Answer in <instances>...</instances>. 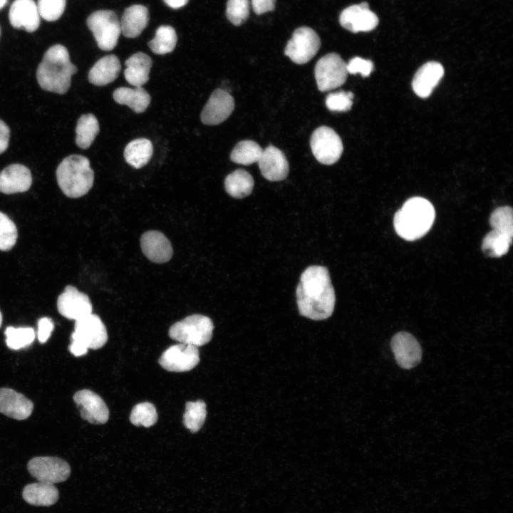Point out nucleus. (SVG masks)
Listing matches in <instances>:
<instances>
[{
  "instance_id": "16",
  "label": "nucleus",
  "mask_w": 513,
  "mask_h": 513,
  "mask_svg": "<svg viewBox=\"0 0 513 513\" xmlns=\"http://www.w3.org/2000/svg\"><path fill=\"white\" fill-rule=\"evenodd\" d=\"M234 108L233 97L227 91L217 88L205 104L200 115L201 121L204 125H219L230 116Z\"/></svg>"
},
{
  "instance_id": "15",
  "label": "nucleus",
  "mask_w": 513,
  "mask_h": 513,
  "mask_svg": "<svg viewBox=\"0 0 513 513\" xmlns=\"http://www.w3.org/2000/svg\"><path fill=\"white\" fill-rule=\"evenodd\" d=\"M390 346L398 365L402 368L410 369L421 361V346L410 333L401 331L395 334Z\"/></svg>"
},
{
  "instance_id": "25",
  "label": "nucleus",
  "mask_w": 513,
  "mask_h": 513,
  "mask_svg": "<svg viewBox=\"0 0 513 513\" xmlns=\"http://www.w3.org/2000/svg\"><path fill=\"white\" fill-rule=\"evenodd\" d=\"M126 66L124 77L127 82L135 87H142L149 80V73L152 66L149 56L138 52L130 56L125 62Z\"/></svg>"
},
{
  "instance_id": "20",
  "label": "nucleus",
  "mask_w": 513,
  "mask_h": 513,
  "mask_svg": "<svg viewBox=\"0 0 513 513\" xmlns=\"http://www.w3.org/2000/svg\"><path fill=\"white\" fill-rule=\"evenodd\" d=\"M40 17L37 4L33 0H14L9 12L11 25L15 28H23L29 33L38 29Z\"/></svg>"
},
{
  "instance_id": "29",
  "label": "nucleus",
  "mask_w": 513,
  "mask_h": 513,
  "mask_svg": "<svg viewBox=\"0 0 513 513\" xmlns=\"http://www.w3.org/2000/svg\"><path fill=\"white\" fill-rule=\"evenodd\" d=\"M153 153L152 144L148 139L138 138L130 142L124 150V157L128 164L136 169L146 165Z\"/></svg>"
},
{
  "instance_id": "18",
  "label": "nucleus",
  "mask_w": 513,
  "mask_h": 513,
  "mask_svg": "<svg viewBox=\"0 0 513 513\" xmlns=\"http://www.w3.org/2000/svg\"><path fill=\"white\" fill-rule=\"evenodd\" d=\"M257 162L261 175L269 181H281L289 175V165L284 153L273 145L263 150Z\"/></svg>"
},
{
  "instance_id": "41",
  "label": "nucleus",
  "mask_w": 513,
  "mask_h": 513,
  "mask_svg": "<svg viewBox=\"0 0 513 513\" xmlns=\"http://www.w3.org/2000/svg\"><path fill=\"white\" fill-rule=\"evenodd\" d=\"M66 0H38L40 16L47 21H55L63 14Z\"/></svg>"
},
{
  "instance_id": "46",
  "label": "nucleus",
  "mask_w": 513,
  "mask_h": 513,
  "mask_svg": "<svg viewBox=\"0 0 513 513\" xmlns=\"http://www.w3.org/2000/svg\"><path fill=\"white\" fill-rule=\"evenodd\" d=\"M10 130L8 125L0 119V154L5 152L9 146Z\"/></svg>"
},
{
  "instance_id": "37",
  "label": "nucleus",
  "mask_w": 513,
  "mask_h": 513,
  "mask_svg": "<svg viewBox=\"0 0 513 513\" xmlns=\"http://www.w3.org/2000/svg\"><path fill=\"white\" fill-rule=\"evenodd\" d=\"M130 420L135 426L150 427L157 420V413L153 404L145 402L135 405Z\"/></svg>"
},
{
  "instance_id": "39",
  "label": "nucleus",
  "mask_w": 513,
  "mask_h": 513,
  "mask_svg": "<svg viewBox=\"0 0 513 513\" xmlns=\"http://www.w3.org/2000/svg\"><path fill=\"white\" fill-rule=\"evenodd\" d=\"M18 238L14 222L0 212V250L9 251L14 247Z\"/></svg>"
},
{
  "instance_id": "45",
  "label": "nucleus",
  "mask_w": 513,
  "mask_h": 513,
  "mask_svg": "<svg viewBox=\"0 0 513 513\" xmlns=\"http://www.w3.org/2000/svg\"><path fill=\"white\" fill-rule=\"evenodd\" d=\"M276 0H252L254 11L259 15L274 9Z\"/></svg>"
},
{
  "instance_id": "32",
  "label": "nucleus",
  "mask_w": 513,
  "mask_h": 513,
  "mask_svg": "<svg viewBox=\"0 0 513 513\" xmlns=\"http://www.w3.org/2000/svg\"><path fill=\"white\" fill-rule=\"evenodd\" d=\"M512 241V236L492 229L484 237L482 249L489 256L499 257L508 252Z\"/></svg>"
},
{
  "instance_id": "44",
  "label": "nucleus",
  "mask_w": 513,
  "mask_h": 513,
  "mask_svg": "<svg viewBox=\"0 0 513 513\" xmlns=\"http://www.w3.org/2000/svg\"><path fill=\"white\" fill-rule=\"evenodd\" d=\"M54 323L53 321L48 317L41 318L38 321L37 337L40 343H46L53 330Z\"/></svg>"
},
{
  "instance_id": "34",
  "label": "nucleus",
  "mask_w": 513,
  "mask_h": 513,
  "mask_svg": "<svg viewBox=\"0 0 513 513\" xmlns=\"http://www.w3.org/2000/svg\"><path fill=\"white\" fill-rule=\"evenodd\" d=\"M177 39L174 28L163 25L157 28L155 36L148 43V46L154 53L163 55L171 53L175 49Z\"/></svg>"
},
{
  "instance_id": "42",
  "label": "nucleus",
  "mask_w": 513,
  "mask_h": 513,
  "mask_svg": "<svg viewBox=\"0 0 513 513\" xmlns=\"http://www.w3.org/2000/svg\"><path fill=\"white\" fill-rule=\"evenodd\" d=\"M353 94L351 92L332 93L326 98V105L331 111L346 112L351 109Z\"/></svg>"
},
{
  "instance_id": "2",
  "label": "nucleus",
  "mask_w": 513,
  "mask_h": 513,
  "mask_svg": "<svg viewBox=\"0 0 513 513\" xmlns=\"http://www.w3.org/2000/svg\"><path fill=\"white\" fill-rule=\"evenodd\" d=\"M76 72L77 67L71 63L67 48L56 44L45 52L36 71V78L43 90L64 94Z\"/></svg>"
},
{
  "instance_id": "49",
  "label": "nucleus",
  "mask_w": 513,
  "mask_h": 513,
  "mask_svg": "<svg viewBox=\"0 0 513 513\" xmlns=\"http://www.w3.org/2000/svg\"><path fill=\"white\" fill-rule=\"evenodd\" d=\"M7 0H0V9H1L5 4H6Z\"/></svg>"
},
{
  "instance_id": "48",
  "label": "nucleus",
  "mask_w": 513,
  "mask_h": 513,
  "mask_svg": "<svg viewBox=\"0 0 513 513\" xmlns=\"http://www.w3.org/2000/svg\"><path fill=\"white\" fill-rule=\"evenodd\" d=\"M164 2L172 9H180L185 6L189 0H163Z\"/></svg>"
},
{
  "instance_id": "4",
  "label": "nucleus",
  "mask_w": 513,
  "mask_h": 513,
  "mask_svg": "<svg viewBox=\"0 0 513 513\" xmlns=\"http://www.w3.org/2000/svg\"><path fill=\"white\" fill-rule=\"evenodd\" d=\"M57 182L68 197L78 198L87 194L94 181L89 160L81 155L65 157L56 169Z\"/></svg>"
},
{
  "instance_id": "33",
  "label": "nucleus",
  "mask_w": 513,
  "mask_h": 513,
  "mask_svg": "<svg viewBox=\"0 0 513 513\" xmlns=\"http://www.w3.org/2000/svg\"><path fill=\"white\" fill-rule=\"evenodd\" d=\"M263 149L260 145L249 140L239 142L230 153L232 162L244 165L257 162L262 154Z\"/></svg>"
},
{
  "instance_id": "11",
  "label": "nucleus",
  "mask_w": 513,
  "mask_h": 513,
  "mask_svg": "<svg viewBox=\"0 0 513 513\" xmlns=\"http://www.w3.org/2000/svg\"><path fill=\"white\" fill-rule=\"evenodd\" d=\"M27 469L38 482L56 484L66 481L71 467L64 460L56 457H35L31 459Z\"/></svg>"
},
{
  "instance_id": "19",
  "label": "nucleus",
  "mask_w": 513,
  "mask_h": 513,
  "mask_svg": "<svg viewBox=\"0 0 513 513\" xmlns=\"http://www.w3.org/2000/svg\"><path fill=\"white\" fill-rule=\"evenodd\" d=\"M140 247L144 255L157 264L167 262L173 254L170 240L163 233L156 230L147 231L142 234Z\"/></svg>"
},
{
  "instance_id": "47",
  "label": "nucleus",
  "mask_w": 513,
  "mask_h": 513,
  "mask_svg": "<svg viewBox=\"0 0 513 513\" xmlns=\"http://www.w3.org/2000/svg\"><path fill=\"white\" fill-rule=\"evenodd\" d=\"M68 348L71 353L76 357L86 355L88 350L82 344L74 341H71V343Z\"/></svg>"
},
{
  "instance_id": "36",
  "label": "nucleus",
  "mask_w": 513,
  "mask_h": 513,
  "mask_svg": "<svg viewBox=\"0 0 513 513\" xmlns=\"http://www.w3.org/2000/svg\"><path fill=\"white\" fill-rule=\"evenodd\" d=\"M6 343L12 350H19L29 346L35 339L36 333L32 328L9 326L5 330Z\"/></svg>"
},
{
  "instance_id": "1",
  "label": "nucleus",
  "mask_w": 513,
  "mask_h": 513,
  "mask_svg": "<svg viewBox=\"0 0 513 513\" xmlns=\"http://www.w3.org/2000/svg\"><path fill=\"white\" fill-rule=\"evenodd\" d=\"M296 294L301 316L318 321L332 315L336 295L326 267L318 265L307 267L301 275Z\"/></svg>"
},
{
  "instance_id": "13",
  "label": "nucleus",
  "mask_w": 513,
  "mask_h": 513,
  "mask_svg": "<svg viewBox=\"0 0 513 513\" xmlns=\"http://www.w3.org/2000/svg\"><path fill=\"white\" fill-rule=\"evenodd\" d=\"M59 314L65 318L77 321L92 314L93 306L87 294L73 286L68 285L57 299Z\"/></svg>"
},
{
  "instance_id": "30",
  "label": "nucleus",
  "mask_w": 513,
  "mask_h": 513,
  "mask_svg": "<svg viewBox=\"0 0 513 513\" xmlns=\"http://www.w3.org/2000/svg\"><path fill=\"white\" fill-rule=\"evenodd\" d=\"M254 181L252 176L243 169H238L228 175L224 180V188L231 197L242 199L249 195Z\"/></svg>"
},
{
  "instance_id": "7",
  "label": "nucleus",
  "mask_w": 513,
  "mask_h": 513,
  "mask_svg": "<svg viewBox=\"0 0 513 513\" xmlns=\"http://www.w3.org/2000/svg\"><path fill=\"white\" fill-rule=\"evenodd\" d=\"M348 73L347 63L336 53L321 57L314 69L317 87L321 92L341 86L346 82Z\"/></svg>"
},
{
  "instance_id": "9",
  "label": "nucleus",
  "mask_w": 513,
  "mask_h": 513,
  "mask_svg": "<svg viewBox=\"0 0 513 513\" xmlns=\"http://www.w3.org/2000/svg\"><path fill=\"white\" fill-rule=\"evenodd\" d=\"M321 41L312 28L300 27L294 31L288 41L284 54L296 64L308 63L318 52Z\"/></svg>"
},
{
  "instance_id": "14",
  "label": "nucleus",
  "mask_w": 513,
  "mask_h": 513,
  "mask_svg": "<svg viewBox=\"0 0 513 513\" xmlns=\"http://www.w3.org/2000/svg\"><path fill=\"white\" fill-rule=\"evenodd\" d=\"M73 401L79 410L81 418L91 424L105 423L109 418V410L103 400L95 393L88 389L77 391Z\"/></svg>"
},
{
  "instance_id": "21",
  "label": "nucleus",
  "mask_w": 513,
  "mask_h": 513,
  "mask_svg": "<svg viewBox=\"0 0 513 513\" xmlns=\"http://www.w3.org/2000/svg\"><path fill=\"white\" fill-rule=\"evenodd\" d=\"M33 403L23 394L9 388H0V413L18 420L28 418Z\"/></svg>"
},
{
  "instance_id": "27",
  "label": "nucleus",
  "mask_w": 513,
  "mask_h": 513,
  "mask_svg": "<svg viewBox=\"0 0 513 513\" xmlns=\"http://www.w3.org/2000/svg\"><path fill=\"white\" fill-rule=\"evenodd\" d=\"M23 499L29 504L49 507L58 499L59 492L53 484L38 482L27 484L22 492Z\"/></svg>"
},
{
  "instance_id": "51",
  "label": "nucleus",
  "mask_w": 513,
  "mask_h": 513,
  "mask_svg": "<svg viewBox=\"0 0 513 513\" xmlns=\"http://www.w3.org/2000/svg\"><path fill=\"white\" fill-rule=\"evenodd\" d=\"M0 35H1V29H0Z\"/></svg>"
},
{
  "instance_id": "24",
  "label": "nucleus",
  "mask_w": 513,
  "mask_h": 513,
  "mask_svg": "<svg viewBox=\"0 0 513 513\" xmlns=\"http://www.w3.org/2000/svg\"><path fill=\"white\" fill-rule=\"evenodd\" d=\"M121 70L120 62L114 54L105 56L100 58L90 68L88 81L90 83L102 86L114 81Z\"/></svg>"
},
{
  "instance_id": "43",
  "label": "nucleus",
  "mask_w": 513,
  "mask_h": 513,
  "mask_svg": "<svg viewBox=\"0 0 513 513\" xmlns=\"http://www.w3.org/2000/svg\"><path fill=\"white\" fill-rule=\"evenodd\" d=\"M373 70V63L370 60L355 57L347 63L348 73H361L363 77L368 76Z\"/></svg>"
},
{
  "instance_id": "23",
  "label": "nucleus",
  "mask_w": 513,
  "mask_h": 513,
  "mask_svg": "<svg viewBox=\"0 0 513 513\" xmlns=\"http://www.w3.org/2000/svg\"><path fill=\"white\" fill-rule=\"evenodd\" d=\"M444 75L443 66L438 62L430 61L423 65L415 73L412 86L416 95L428 97Z\"/></svg>"
},
{
  "instance_id": "3",
  "label": "nucleus",
  "mask_w": 513,
  "mask_h": 513,
  "mask_svg": "<svg viewBox=\"0 0 513 513\" xmlns=\"http://www.w3.org/2000/svg\"><path fill=\"white\" fill-rule=\"evenodd\" d=\"M435 217V209L428 200L412 197L395 213L394 227L400 237L409 241L415 240L430 230Z\"/></svg>"
},
{
  "instance_id": "50",
  "label": "nucleus",
  "mask_w": 513,
  "mask_h": 513,
  "mask_svg": "<svg viewBox=\"0 0 513 513\" xmlns=\"http://www.w3.org/2000/svg\"><path fill=\"white\" fill-rule=\"evenodd\" d=\"M1 323H2V314H1V312L0 311V327L1 326Z\"/></svg>"
},
{
  "instance_id": "35",
  "label": "nucleus",
  "mask_w": 513,
  "mask_h": 513,
  "mask_svg": "<svg viewBox=\"0 0 513 513\" xmlns=\"http://www.w3.org/2000/svg\"><path fill=\"white\" fill-rule=\"evenodd\" d=\"M207 415L206 404L202 400L186 403L183 424L191 432H198L203 425Z\"/></svg>"
},
{
  "instance_id": "17",
  "label": "nucleus",
  "mask_w": 513,
  "mask_h": 513,
  "mask_svg": "<svg viewBox=\"0 0 513 513\" xmlns=\"http://www.w3.org/2000/svg\"><path fill=\"white\" fill-rule=\"evenodd\" d=\"M339 21L344 28L353 33L367 32L378 26V18L370 10L367 2H362L345 9L339 16Z\"/></svg>"
},
{
  "instance_id": "8",
  "label": "nucleus",
  "mask_w": 513,
  "mask_h": 513,
  "mask_svg": "<svg viewBox=\"0 0 513 513\" xmlns=\"http://www.w3.org/2000/svg\"><path fill=\"white\" fill-rule=\"evenodd\" d=\"M310 146L316 159L327 165L336 163L343 151L341 138L333 129L327 126H321L313 132Z\"/></svg>"
},
{
  "instance_id": "22",
  "label": "nucleus",
  "mask_w": 513,
  "mask_h": 513,
  "mask_svg": "<svg viewBox=\"0 0 513 513\" xmlns=\"http://www.w3.org/2000/svg\"><path fill=\"white\" fill-rule=\"evenodd\" d=\"M32 184V175L28 167L12 164L0 172V192L4 194L24 192Z\"/></svg>"
},
{
  "instance_id": "31",
  "label": "nucleus",
  "mask_w": 513,
  "mask_h": 513,
  "mask_svg": "<svg viewBox=\"0 0 513 513\" xmlns=\"http://www.w3.org/2000/svg\"><path fill=\"white\" fill-rule=\"evenodd\" d=\"M99 124L96 117L91 114L82 115L76 128V144L81 149L88 148L99 133Z\"/></svg>"
},
{
  "instance_id": "5",
  "label": "nucleus",
  "mask_w": 513,
  "mask_h": 513,
  "mask_svg": "<svg viewBox=\"0 0 513 513\" xmlns=\"http://www.w3.org/2000/svg\"><path fill=\"white\" fill-rule=\"evenodd\" d=\"M213 329L214 324L210 318L192 314L172 324L168 333L176 341L199 347L209 342Z\"/></svg>"
},
{
  "instance_id": "26",
  "label": "nucleus",
  "mask_w": 513,
  "mask_h": 513,
  "mask_svg": "<svg viewBox=\"0 0 513 513\" xmlns=\"http://www.w3.org/2000/svg\"><path fill=\"white\" fill-rule=\"evenodd\" d=\"M149 21L147 7L134 4L125 9L120 21L121 33L127 38L138 36L146 28Z\"/></svg>"
},
{
  "instance_id": "12",
  "label": "nucleus",
  "mask_w": 513,
  "mask_h": 513,
  "mask_svg": "<svg viewBox=\"0 0 513 513\" xmlns=\"http://www.w3.org/2000/svg\"><path fill=\"white\" fill-rule=\"evenodd\" d=\"M199 362L198 347L181 343L169 347L159 358L160 365L171 372L189 371Z\"/></svg>"
},
{
  "instance_id": "10",
  "label": "nucleus",
  "mask_w": 513,
  "mask_h": 513,
  "mask_svg": "<svg viewBox=\"0 0 513 513\" xmlns=\"http://www.w3.org/2000/svg\"><path fill=\"white\" fill-rule=\"evenodd\" d=\"M71 338V341L79 343L88 349H99L108 341L107 329L98 315L90 314L75 321Z\"/></svg>"
},
{
  "instance_id": "28",
  "label": "nucleus",
  "mask_w": 513,
  "mask_h": 513,
  "mask_svg": "<svg viewBox=\"0 0 513 513\" xmlns=\"http://www.w3.org/2000/svg\"><path fill=\"white\" fill-rule=\"evenodd\" d=\"M113 96L116 103L128 105L136 113L145 111L151 100L150 95L142 87H120L114 90Z\"/></svg>"
},
{
  "instance_id": "38",
  "label": "nucleus",
  "mask_w": 513,
  "mask_h": 513,
  "mask_svg": "<svg viewBox=\"0 0 513 513\" xmlns=\"http://www.w3.org/2000/svg\"><path fill=\"white\" fill-rule=\"evenodd\" d=\"M489 224L495 229L513 236V215L510 207H498L491 214Z\"/></svg>"
},
{
  "instance_id": "6",
  "label": "nucleus",
  "mask_w": 513,
  "mask_h": 513,
  "mask_svg": "<svg viewBox=\"0 0 513 513\" xmlns=\"http://www.w3.org/2000/svg\"><path fill=\"white\" fill-rule=\"evenodd\" d=\"M86 22L100 49L108 51L116 46L121 28L113 11H95L89 15Z\"/></svg>"
},
{
  "instance_id": "40",
  "label": "nucleus",
  "mask_w": 513,
  "mask_h": 513,
  "mask_svg": "<svg viewBox=\"0 0 513 513\" xmlns=\"http://www.w3.org/2000/svg\"><path fill=\"white\" fill-rule=\"evenodd\" d=\"M249 14V0H228L226 15L229 21L235 26L242 24Z\"/></svg>"
}]
</instances>
